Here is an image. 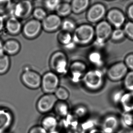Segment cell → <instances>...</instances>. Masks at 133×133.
I'll return each mask as SVG.
<instances>
[{
    "instance_id": "cell-1",
    "label": "cell",
    "mask_w": 133,
    "mask_h": 133,
    "mask_svg": "<svg viewBox=\"0 0 133 133\" xmlns=\"http://www.w3.org/2000/svg\"><path fill=\"white\" fill-rule=\"evenodd\" d=\"M82 81L87 89L91 91H97L101 89L104 84V74L100 69L87 70Z\"/></svg>"
},
{
    "instance_id": "cell-2",
    "label": "cell",
    "mask_w": 133,
    "mask_h": 133,
    "mask_svg": "<svg viewBox=\"0 0 133 133\" xmlns=\"http://www.w3.org/2000/svg\"><path fill=\"white\" fill-rule=\"evenodd\" d=\"M73 39L77 45L87 46L94 39V28L91 25L83 24L77 26L72 33Z\"/></svg>"
},
{
    "instance_id": "cell-3",
    "label": "cell",
    "mask_w": 133,
    "mask_h": 133,
    "mask_svg": "<svg viewBox=\"0 0 133 133\" xmlns=\"http://www.w3.org/2000/svg\"><path fill=\"white\" fill-rule=\"evenodd\" d=\"M112 26L107 21H101L94 28L95 37L93 43L98 48H102L111 38Z\"/></svg>"
},
{
    "instance_id": "cell-4",
    "label": "cell",
    "mask_w": 133,
    "mask_h": 133,
    "mask_svg": "<svg viewBox=\"0 0 133 133\" xmlns=\"http://www.w3.org/2000/svg\"><path fill=\"white\" fill-rule=\"evenodd\" d=\"M68 61L66 55L61 51L54 53L51 57V68L57 74H64L67 72Z\"/></svg>"
},
{
    "instance_id": "cell-5",
    "label": "cell",
    "mask_w": 133,
    "mask_h": 133,
    "mask_svg": "<svg viewBox=\"0 0 133 133\" xmlns=\"http://www.w3.org/2000/svg\"><path fill=\"white\" fill-rule=\"evenodd\" d=\"M129 71L123 62H119L108 68L106 75L111 81L118 82L123 79Z\"/></svg>"
},
{
    "instance_id": "cell-6",
    "label": "cell",
    "mask_w": 133,
    "mask_h": 133,
    "mask_svg": "<svg viewBox=\"0 0 133 133\" xmlns=\"http://www.w3.org/2000/svg\"><path fill=\"white\" fill-rule=\"evenodd\" d=\"M59 78L54 72H47L42 76L41 86L46 94H54L59 87Z\"/></svg>"
},
{
    "instance_id": "cell-7",
    "label": "cell",
    "mask_w": 133,
    "mask_h": 133,
    "mask_svg": "<svg viewBox=\"0 0 133 133\" xmlns=\"http://www.w3.org/2000/svg\"><path fill=\"white\" fill-rule=\"evenodd\" d=\"M33 6L30 0H22L15 3L12 9V16L19 19L27 18L32 14Z\"/></svg>"
},
{
    "instance_id": "cell-8",
    "label": "cell",
    "mask_w": 133,
    "mask_h": 133,
    "mask_svg": "<svg viewBox=\"0 0 133 133\" xmlns=\"http://www.w3.org/2000/svg\"><path fill=\"white\" fill-rule=\"evenodd\" d=\"M58 101L54 94H46L38 100L37 109L41 114H47L54 109Z\"/></svg>"
},
{
    "instance_id": "cell-9",
    "label": "cell",
    "mask_w": 133,
    "mask_h": 133,
    "mask_svg": "<svg viewBox=\"0 0 133 133\" xmlns=\"http://www.w3.org/2000/svg\"><path fill=\"white\" fill-rule=\"evenodd\" d=\"M42 26L41 22L32 19L26 22L22 26L23 35L29 39L36 38L40 33Z\"/></svg>"
},
{
    "instance_id": "cell-10",
    "label": "cell",
    "mask_w": 133,
    "mask_h": 133,
    "mask_svg": "<svg viewBox=\"0 0 133 133\" xmlns=\"http://www.w3.org/2000/svg\"><path fill=\"white\" fill-rule=\"evenodd\" d=\"M106 14V8L105 5L101 3H97L88 9L86 18L91 23H98L102 21Z\"/></svg>"
},
{
    "instance_id": "cell-11",
    "label": "cell",
    "mask_w": 133,
    "mask_h": 133,
    "mask_svg": "<svg viewBox=\"0 0 133 133\" xmlns=\"http://www.w3.org/2000/svg\"><path fill=\"white\" fill-rule=\"evenodd\" d=\"M21 78L23 83L29 88L37 89L41 86L42 77L33 70H26L22 74Z\"/></svg>"
},
{
    "instance_id": "cell-12",
    "label": "cell",
    "mask_w": 133,
    "mask_h": 133,
    "mask_svg": "<svg viewBox=\"0 0 133 133\" xmlns=\"http://www.w3.org/2000/svg\"><path fill=\"white\" fill-rule=\"evenodd\" d=\"M87 70V66L83 62L76 61L73 62L69 70L70 78L72 82L77 83L82 81L83 77Z\"/></svg>"
},
{
    "instance_id": "cell-13",
    "label": "cell",
    "mask_w": 133,
    "mask_h": 133,
    "mask_svg": "<svg viewBox=\"0 0 133 133\" xmlns=\"http://www.w3.org/2000/svg\"><path fill=\"white\" fill-rule=\"evenodd\" d=\"M62 21L61 18L55 13L48 15L41 22L42 29L48 32H55L61 28Z\"/></svg>"
},
{
    "instance_id": "cell-14",
    "label": "cell",
    "mask_w": 133,
    "mask_h": 133,
    "mask_svg": "<svg viewBox=\"0 0 133 133\" xmlns=\"http://www.w3.org/2000/svg\"><path fill=\"white\" fill-rule=\"evenodd\" d=\"M107 22L115 29L121 28L125 22V16L123 12L117 9H112L107 14Z\"/></svg>"
},
{
    "instance_id": "cell-15",
    "label": "cell",
    "mask_w": 133,
    "mask_h": 133,
    "mask_svg": "<svg viewBox=\"0 0 133 133\" xmlns=\"http://www.w3.org/2000/svg\"><path fill=\"white\" fill-rule=\"evenodd\" d=\"M12 112L5 109H0V133L8 132L14 122Z\"/></svg>"
},
{
    "instance_id": "cell-16",
    "label": "cell",
    "mask_w": 133,
    "mask_h": 133,
    "mask_svg": "<svg viewBox=\"0 0 133 133\" xmlns=\"http://www.w3.org/2000/svg\"><path fill=\"white\" fill-rule=\"evenodd\" d=\"M5 29L11 35L18 34L22 30V26L19 19L13 16L9 17L5 23Z\"/></svg>"
},
{
    "instance_id": "cell-17",
    "label": "cell",
    "mask_w": 133,
    "mask_h": 133,
    "mask_svg": "<svg viewBox=\"0 0 133 133\" xmlns=\"http://www.w3.org/2000/svg\"><path fill=\"white\" fill-rule=\"evenodd\" d=\"M59 121L56 116L47 115L41 121V125L48 132L58 130Z\"/></svg>"
},
{
    "instance_id": "cell-18",
    "label": "cell",
    "mask_w": 133,
    "mask_h": 133,
    "mask_svg": "<svg viewBox=\"0 0 133 133\" xmlns=\"http://www.w3.org/2000/svg\"><path fill=\"white\" fill-rule=\"evenodd\" d=\"M118 119L114 115H109L104 119L102 124V130L104 133H112L118 127Z\"/></svg>"
},
{
    "instance_id": "cell-19",
    "label": "cell",
    "mask_w": 133,
    "mask_h": 133,
    "mask_svg": "<svg viewBox=\"0 0 133 133\" xmlns=\"http://www.w3.org/2000/svg\"><path fill=\"white\" fill-rule=\"evenodd\" d=\"M58 37L59 43L66 49L73 50L77 45L73 39L72 34L61 30Z\"/></svg>"
},
{
    "instance_id": "cell-20",
    "label": "cell",
    "mask_w": 133,
    "mask_h": 133,
    "mask_svg": "<svg viewBox=\"0 0 133 133\" xmlns=\"http://www.w3.org/2000/svg\"><path fill=\"white\" fill-rule=\"evenodd\" d=\"M120 104L126 112L133 111V91L125 92L121 99Z\"/></svg>"
},
{
    "instance_id": "cell-21",
    "label": "cell",
    "mask_w": 133,
    "mask_h": 133,
    "mask_svg": "<svg viewBox=\"0 0 133 133\" xmlns=\"http://www.w3.org/2000/svg\"><path fill=\"white\" fill-rule=\"evenodd\" d=\"M72 12L75 14H80L86 11L90 4V0H72Z\"/></svg>"
},
{
    "instance_id": "cell-22",
    "label": "cell",
    "mask_w": 133,
    "mask_h": 133,
    "mask_svg": "<svg viewBox=\"0 0 133 133\" xmlns=\"http://www.w3.org/2000/svg\"><path fill=\"white\" fill-rule=\"evenodd\" d=\"M3 46L4 52L9 55L16 54L20 49L19 43L15 40L10 39L7 41Z\"/></svg>"
},
{
    "instance_id": "cell-23",
    "label": "cell",
    "mask_w": 133,
    "mask_h": 133,
    "mask_svg": "<svg viewBox=\"0 0 133 133\" xmlns=\"http://www.w3.org/2000/svg\"><path fill=\"white\" fill-rule=\"evenodd\" d=\"M88 59L90 63L97 69H100L104 64L103 55L98 51L91 52L88 55Z\"/></svg>"
},
{
    "instance_id": "cell-24",
    "label": "cell",
    "mask_w": 133,
    "mask_h": 133,
    "mask_svg": "<svg viewBox=\"0 0 133 133\" xmlns=\"http://www.w3.org/2000/svg\"><path fill=\"white\" fill-rule=\"evenodd\" d=\"M54 109L56 115L61 118H66L69 114L68 105L64 101H58Z\"/></svg>"
},
{
    "instance_id": "cell-25",
    "label": "cell",
    "mask_w": 133,
    "mask_h": 133,
    "mask_svg": "<svg viewBox=\"0 0 133 133\" xmlns=\"http://www.w3.org/2000/svg\"><path fill=\"white\" fill-rule=\"evenodd\" d=\"M55 11V13L61 18H66L72 12L70 3L62 2L58 5Z\"/></svg>"
},
{
    "instance_id": "cell-26",
    "label": "cell",
    "mask_w": 133,
    "mask_h": 133,
    "mask_svg": "<svg viewBox=\"0 0 133 133\" xmlns=\"http://www.w3.org/2000/svg\"><path fill=\"white\" fill-rule=\"evenodd\" d=\"M77 27L75 22L70 18H65L62 21L61 28L62 31L72 34Z\"/></svg>"
},
{
    "instance_id": "cell-27",
    "label": "cell",
    "mask_w": 133,
    "mask_h": 133,
    "mask_svg": "<svg viewBox=\"0 0 133 133\" xmlns=\"http://www.w3.org/2000/svg\"><path fill=\"white\" fill-rule=\"evenodd\" d=\"M123 80V86L126 91H133V71L129 70Z\"/></svg>"
},
{
    "instance_id": "cell-28",
    "label": "cell",
    "mask_w": 133,
    "mask_h": 133,
    "mask_svg": "<svg viewBox=\"0 0 133 133\" xmlns=\"http://www.w3.org/2000/svg\"><path fill=\"white\" fill-rule=\"evenodd\" d=\"M12 0H0V15L4 16L11 11L12 8Z\"/></svg>"
},
{
    "instance_id": "cell-29",
    "label": "cell",
    "mask_w": 133,
    "mask_h": 133,
    "mask_svg": "<svg viewBox=\"0 0 133 133\" xmlns=\"http://www.w3.org/2000/svg\"><path fill=\"white\" fill-rule=\"evenodd\" d=\"M10 60L8 56L4 54L0 56V74H4L8 70Z\"/></svg>"
},
{
    "instance_id": "cell-30",
    "label": "cell",
    "mask_w": 133,
    "mask_h": 133,
    "mask_svg": "<svg viewBox=\"0 0 133 133\" xmlns=\"http://www.w3.org/2000/svg\"><path fill=\"white\" fill-rule=\"evenodd\" d=\"M54 94L58 100L61 101L65 102L69 97V91L63 87H59Z\"/></svg>"
},
{
    "instance_id": "cell-31",
    "label": "cell",
    "mask_w": 133,
    "mask_h": 133,
    "mask_svg": "<svg viewBox=\"0 0 133 133\" xmlns=\"http://www.w3.org/2000/svg\"><path fill=\"white\" fill-rule=\"evenodd\" d=\"M32 14L34 18L40 22L43 21L48 15L46 9L41 7L34 9Z\"/></svg>"
},
{
    "instance_id": "cell-32",
    "label": "cell",
    "mask_w": 133,
    "mask_h": 133,
    "mask_svg": "<svg viewBox=\"0 0 133 133\" xmlns=\"http://www.w3.org/2000/svg\"><path fill=\"white\" fill-rule=\"evenodd\" d=\"M123 29L118 28L112 30L110 39L115 42H118L123 40L125 37Z\"/></svg>"
},
{
    "instance_id": "cell-33",
    "label": "cell",
    "mask_w": 133,
    "mask_h": 133,
    "mask_svg": "<svg viewBox=\"0 0 133 133\" xmlns=\"http://www.w3.org/2000/svg\"><path fill=\"white\" fill-rule=\"evenodd\" d=\"M61 2V0H44L45 9L50 11H55Z\"/></svg>"
},
{
    "instance_id": "cell-34",
    "label": "cell",
    "mask_w": 133,
    "mask_h": 133,
    "mask_svg": "<svg viewBox=\"0 0 133 133\" xmlns=\"http://www.w3.org/2000/svg\"><path fill=\"white\" fill-rule=\"evenodd\" d=\"M125 91L122 89L116 90L111 95V100L115 104H120L121 99L124 95Z\"/></svg>"
},
{
    "instance_id": "cell-35",
    "label": "cell",
    "mask_w": 133,
    "mask_h": 133,
    "mask_svg": "<svg viewBox=\"0 0 133 133\" xmlns=\"http://www.w3.org/2000/svg\"><path fill=\"white\" fill-rule=\"evenodd\" d=\"M126 36L133 41V22H128L124 25L123 29Z\"/></svg>"
},
{
    "instance_id": "cell-36",
    "label": "cell",
    "mask_w": 133,
    "mask_h": 133,
    "mask_svg": "<svg viewBox=\"0 0 133 133\" xmlns=\"http://www.w3.org/2000/svg\"><path fill=\"white\" fill-rule=\"evenodd\" d=\"M87 112V110L86 107L80 105L75 108L73 114L76 118H81L86 116Z\"/></svg>"
},
{
    "instance_id": "cell-37",
    "label": "cell",
    "mask_w": 133,
    "mask_h": 133,
    "mask_svg": "<svg viewBox=\"0 0 133 133\" xmlns=\"http://www.w3.org/2000/svg\"><path fill=\"white\" fill-rule=\"evenodd\" d=\"M123 62L129 70L133 71V53L127 54L125 57Z\"/></svg>"
},
{
    "instance_id": "cell-38",
    "label": "cell",
    "mask_w": 133,
    "mask_h": 133,
    "mask_svg": "<svg viewBox=\"0 0 133 133\" xmlns=\"http://www.w3.org/2000/svg\"><path fill=\"white\" fill-rule=\"evenodd\" d=\"M41 125H36L32 127L28 131V133H48Z\"/></svg>"
},
{
    "instance_id": "cell-39",
    "label": "cell",
    "mask_w": 133,
    "mask_h": 133,
    "mask_svg": "<svg viewBox=\"0 0 133 133\" xmlns=\"http://www.w3.org/2000/svg\"><path fill=\"white\" fill-rule=\"evenodd\" d=\"M127 13L128 17L133 22V4L128 7Z\"/></svg>"
},
{
    "instance_id": "cell-40",
    "label": "cell",
    "mask_w": 133,
    "mask_h": 133,
    "mask_svg": "<svg viewBox=\"0 0 133 133\" xmlns=\"http://www.w3.org/2000/svg\"><path fill=\"white\" fill-rule=\"evenodd\" d=\"M4 17L3 16L0 15V32L3 30L5 26L4 19Z\"/></svg>"
},
{
    "instance_id": "cell-41",
    "label": "cell",
    "mask_w": 133,
    "mask_h": 133,
    "mask_svg": "<svg viewBox=\"0 0 133 133\" xmlns=\"http://www.w3.org/2000/svg\"><path fill=\"white\" fill-rule=\"evenodd\" d=\"M3 45H4V44H3L2 42L0 40V56L3 55L4 54V53Z\"/></svg>"
},
{
    "instance_id": "cell-42",
    "label": "cell",
    "mask_w": 133,
    "mask_h": 133,
    "mask_svg": "<svg viewBox=\"0 0 133 133\" xmlns=\"http://www.w3.org/2000/svg\"><path fill=\"white\" fill-rule=\"evenodd\" d=\"M90 133H104L101 130H92Z\"/></svg>"
},
{
    "instance_id": "cell-43",
    "label": "cell",
    "mask_w": 133,
    "mask_h": 133,
    "mask_svg": "<svg viewBox=\"0 0 133 133\" xmlns=\"http://www.w3.org/2000/svg\"><path fill=\"white\" fill-rule=\"evenodd\" d=\"M48 133H62L59 130H54V131H52V132H49Z\"/></svg>"
},
{
    "instance_id": "cell-44",
    "label": "cell",
    "mask_w": 133,
    "mask_h": 133,
    "mask_svg": "<svg viewBox=\"0 0 133 133\" xmlns=\"http://www.w3.org/2000/svg\"><path fill=\"white\" fill-rule=\"evenodd\" d=\"M22 1V0H12V2H13V3L15 2V3H17V2H18L20 1Z\"/></svg>"
},
{
    "instance_id": "cell-45",
    "label": "cell",
    "mask_w": 133,
    "mask_h": 133,
    "mask_svg": "<svg viewBox=\"0 0 133 133\" xmlns=\"http://www.w3.org/2000/svg\"><path fill=\"white\" fill-rule=\"evenodd\" d=\"M30 1H33V0H30Z\"/></svg>"
},
{
    "instance_id": "cell-46",
    "label": "cell",
    "mask_w": 133,
    "mask_h": 133,
    "mask_svg": "<svg viewBox=\"0 0 133 133\" xmlns=\"http://www.w3.org/2000/svg\"><path fill=\"white\" fill-rule=\"evenodd\" d=\"M9 133L8 132H6V133Z\"/></svg>"
}]
</instances>
